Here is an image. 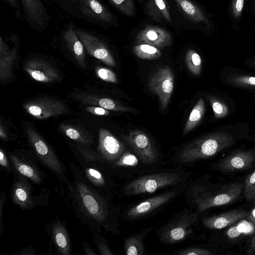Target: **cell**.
I'll list each match as a JSON object with an SVG mask.
<instances>
[{"mask_svg": "<svg viewBox=\"0 0 255 255\" xmlns=\"http://www.w3.org/2000/svg\"><path fill=\"white\" fill-rule=\"evenodd\" d=\"M198 218V214L192 208L186 209L175 215L157 230L159 241L174 244L189 238Z\"/></svg>", "mask_w": 255, "mask_h": 255, "instance_id": "obj_3", "label": "cell"}, {"mask_svg": "<svg viewBox=\"0 0 255 255\" xmlns=\"http://www.w3.org/2000/svg\"><path fill=\"white\" fill-rule=\"evenodd\" d=\"M8 37L0 38V80L1 82L9 79L12 75V68L16 58L18 49V37L11 47L9 46Z\"/></svg>", "mask_w": 255, "mask_h": 255, "instance_id": "obj_18", "label": "cell"}, {"mask_svg": "<svg viewBox=\"0 0 255 255\" xmlns=\"http://www.w3.org/2000/svg\"><path fill=\"white\" fill-rule=\"evenodd\" d=\"M122 13L133 16L135 15V7L133 0H107Z\"/></svg>", "mask_w": 255, "mask_h": 255, "instance_id": "obj_33", "label": "cell"}, {"mask_svg": "<svg viewBox=\"0 0 255 255\" xmlns=\"http://www.w3.org/2000/svg\"><path fill=\"white\" fill-rule=\"evenodd\" d=\"M23 107L30 115L45 119L66 113L67 105L62 101L49 98H40L26 102Z\"/></svg>", "mask_w": 255, "mask_h": 255, "instance_id": "obj_11", "label": "cell"}, {"mask_svg": "<svg viewBox=\"0 0 255 255\" xmlns=\"http://www.w3.org/2000/svg\"><path fill=\"white\" fill-rule=\"evenodd\" d=\"M185 14L196 22H204L209 25V21L202 10L190 0H175Z\"/></svg>", "mask_w": 255, "mask_h": 255, "instance_id": "obj_26", "label": "cell"}, {"mask_svg": "<svg viewBox=\"0 0 255 255\" xmlns=\"http://www.w3.org/2000/svg\"><path fill=\"white\" fill-rule=\"evenodd\" d=\"M185 62L188 69L195 76L200 74L202 61L200 55L193 49H189L185 56Z\"/></svg>", "mask_w": 255, "mask_h": 255, "instance_id": "obj_29", "label": "cell"}, {"mask_svg": "<svg viewBox=\"0 0 255 255\" xmlns=\"http://www.w3.org/2000/svg\"><path fill=\"white\" fill-rule=\"evenodd\" d=\"M24 69L32 79L40 82H53L60 78L57 69L49 62L41 58L28 59Z\"/></svg>", "mask_w": 255, "mask_h": 255, "instance_id": "obj_15", "label": "cell"}, {"mask_svg": "<svg viewBox=\"0 0 255 255\" xmlns=\"http://www.w3.org/2000/svg\"><path fill=\"white\" fill-rule=\"evenodd\" d=\"M245 0H232L231 11L235 18H239L242 13Z\"/></svg>", "mask_w": 255, "mask_h": 255, "instance_id": "obj_42", "label": "cell"}, {"mask_svg": "<svg viewBox=\"0 0 255 255\" xmlns=\"http://www.w3.org/2000/svg\"><path fill=\"white\" fill-rule=\"evenodd\" d=\"M123 138L143 163L151 164L157 160V150L146 133L132 130L128 135H123Z\"/></svg>", "mask_w": 255, "mask_h": 255, "instance_id": "obj_7", "label": "cell"}, {"mask_svg": "<svg viewBox=\"0 0 255 255\" xmlns=\"http://www.w3.org/2000/svg\"><path fill=\"white\" fill-rule=\"evenodd\" d=\"M0 137L3 139H6V138H7V136L6 135V133H5L4 130H3V129L2 128V125L0 126Z\"/></svg>", "mask_w": 255, "mask_h": 255, "instance_id": "obj_50", "label": "cell"}, {"mask_svg": "<svg viewBox=\"0 0 255 255\" xmlns=\"http://www.w3.org/2000/svg\"><path fill=\"white\" fill-rule=\"evenodd\" d=\"M23 16L31 28L39 32L45 30L51 20L42 0H19Z\"/></svg>", "mask_w": 255, "mask_h": 255, "instance_id": "obj_9", "label": "cell"}, {"mask_svg": "<svg viewBox=\"0 0 255 255\" xmlns=\"http://www.w3.org/2000/svg\"><path fill=\"white\" fill-rule=\"evenodd\" d=\"M255 152L253 150L238 151L223 159L219 164L223 172L244 170L253 167Z\"/></svg>", "mask_w": 255, "mask_h": 255, "instance_id": "obj_19", "label": "cell"}, {"mask_svg": "<svg viewBox=\"0 0 255 255\" xmlns=\"http://www.w3.org/2000/svg\"><path fill=\"white\" fill-rule=\"evenodd\" d=\"M138 162L137 157L128 151H125L120 158L115 162L116 166L133 167Z\"/></svg>", "mask_w": 255, "mask_h": 255, "instance_id": "obj_37", "label": "cell"}, {"mask_svg": "<svg viewBox=\"0 0 255 255\" xmlns=\"http://www.w3.org/2000/svg\"><path fill=\"white\" fill-rule=\"evenodd\" d=\"M153 227L148 228L136 235L127 238L124 240V249L126 254L128 255H143L145 254V248L143 239L151 231Z\"/></svg>", "mask_w": 255, "mask_h": 255, "instance_id": "obj_23", "label": "cell"}, {"mask_svg": "<svg viewBox=\"0 0 255 255\" xmlns=\"http://www.w3.org/2000/svg\"><path fill=\"white\" fill-rule=\"evenodd\" d=\"M172 42V37L168 31L162 27L148 25L137 34L135 43L147 44L158 49L169 46Z\"/></svg>", "mask_w": 255, "mask_h": 255, "instance_id": "obj_17", "label": "cell"}, {"mask_svg": "<svg viewBox=\"0 0 255 255\" xmlns=\"http://www.w3.org/2000/svg\"><path fill=\"white\" fill-rule=\"evenodd\" d=\"M153 4L162 16L168 21L171 22V18L168 6L165 0H152Z\"/></svg>", "mask_w": 255, "mask_h": 255, "instance_id": "obj_41", "label": "cell"}, {"mask_svg": "<svg viewBox=\"0 0 255 255\" xmlns=\"http://www.w3.org/2000/svg\"><path fill=\"white\" fill-rule=\"evenodd\" d=\"M26 131L30 145L41 162L57 175H64L60 161L43 137L30 127H27Z\"/></svg>", "mask_w": 255, "mask_h": 255, "instance_id": "obj_6", "label": "cell"}, {"mask_svg": "<svg viewBox=\"0 0 255 255\" xmlns=\"http://www.w3.org/2000/svg\"><path fill=\"white\" fill-rule=\"evenodd\" d=\"M61 128L69 138L83 143H88V138L85 137L83 132L73 126L64 124L61 125Z\"/></svg>", "mask_w": 255, "mask_h": 255, "instance_id": "obj_36", "label": "cell"}, {"mask_svg": "<svg viewBox=\"0 0 255 255\" xmlns=\"http://www.w3.org/2000/svg\"><path fill=\"white\" fill-rule=\"evenodd\" d=\"M75 32L85 51L106 65L115 67L116 61L106 41L95 31L75 26Z\"/></svg>", "mask_w": 255, "mask_h": 255, "instance_id": "obj_5", "label": "cell"}, {"mask_svg": "<svg viewBox=\"0 0 255 255\" xmlns=\"http://www.w3.org/2000/svg\"><path fill=\"white\" fill-rule=\"evenodd\" d=\"M85 172L88 179L96 186L101 187L105 185V181L103 175L96 169L92 167L86 168Z\"/></svg>", "mask_w": 255, "mask_h": 255, "instance_id": "obj_38", "label": "cell"}, {"mask_svg": "<svg viewBox=\"0 0 255 255\" xmlns=\"http://www.w3.org/2000/svg\"><path fill=\"white\" fill-rule=\"evenodd\" d=\"M243 191L244 196L247 201H255V170L246 178Z\"/></svg>", "mask_w": 255, "mask_h": 255, "instance_id": "obj_32", "label": "cell"}, {"mask_svg": "<svg viewBox=\"0 0 255 255\" xmlns=\"http://www.w3.org/2000/svg\"><path fill=\"white\" fill-rule=\"evenodd\" d=\"M134 54L139 58L146 60H155L161 56L160 50L147 44H137L132 47Z\"/></svg>", "mask_w": 255, "mask_h": 255, "instance_id": "obj_28", "label": "cell"}, {"mask_svg": "<svg viewBox=\"0 0 255 255\" xmlns=\"http://www.w3.org/2000/svg\"><path fill=\"white\" fill-rule=\"evenodd\" d=\"M174 84V74L168 66L159 68L148 81L149 89L158 97L162 110H165L169 103L173 91Z\"/></svg>", "mask_w": 255, "mask_h": 255, "instance_id": "obj_8", "label": "cell"}, {"mask_svg": "<svg viewBox=\"0 0 255 255\" xmlns=\"http://www.w3.org/2000/svg\"><path fill=\"white\" fill-rule=\"evenodd\" d=\"M234 142V137L224 131L208 134L185 145L179 153L178 160L181 163L187 164L208 158Z\"/></svg>", "mask_w": 255, "mask_h": 255, "instance_id": "obj_2", "label": "cell"}, {"mask_svg": "<svg viewBox=\"0 0 255 255\" xmlns=\"http://www.w3.org/2000/svg\"><path fill=\"white\" fill-rule=\"evenodd\" d=\"M207 99L211 104L216 118H224L228 115V108L224 103L212 96H208Z\"/></svg>", "mask_w": 255, "mask_h": 255, "instance_id": "obj_35", "label": "cell"}, {"mask_svg": "<svg viewBox=\"0 0 255 255\" xmlns=\"http://www.w3.org/2000/svg\"><path fill=\"white\" fill-rule=\"evenodd\" d=\"M249 220L255 225V208L248 216Z\"/></svg>", "mask_w": 255, "mask_h": 255, "instance_id": "obj_48", "label": "cell"}, {"mask_svg": "<svg viewBox=\"0 0 255 255\" xmlns=\"http://www.w3.org/2000/svg\"><path fill=\"white\" fill-rule=\"evenodd\" d=\"M231 84L243 87H255V77L248 75H236L228 79Z\"/></svg>", "mask_w": 255, "mask_h": 255, "instance_id": "obj_34", "label": "cell"}, {"mask_svg": "<svg viewBox=\"0 0 255 255\" xmlns=\"http://www.w3.org/2000/svg\"><path fill=\"white\" fill-rule=\"evenodd\" d=\"M178 192L176 190H172L142 201L129 208L127 217L130 220L145 217L173 199Z\"/></svg>", "mask_w": 255, "mask_h": 255, "instance_id": "obj_13", "label": "cell"}, {"mask_svg": "<svg viewBox=\"0 0 255 255\" xmlns=\"http://www.w3.org/2000/svg\"><path fill=\"white\" fill-rule=\"evenodd\" d=\"M255 253V232L253 236L248 248L246 251V254L248 255H253Z\"/></svg>", "mask_w": 255, "mask_h": 255, "instance_id": "obj_47", "label": "cell"}, {"mask_svg": "<svg viewBox=\"0 0 255 255\" xmlns=\"http://www.w3.org/2000/svg\"><path fill=\"white\" fill-rule=\"evenodd\" d=\"M206 111L205 104L202 98H200L193 108L185 124L183 131V136L186 135L201 121Z\"/></svg>", "mask_w": 255, "mask_h": 255, "instance_id": "obj_25", "label": "cell"}, {"mask_svg": "<svg viewBox=\"0 0 255 255\" xmlns=\"http://www.w3.org/2000/svg\"><path fill=\"white\" fill-rule=\"evenodd\" d=\"M243 187V184L236 182L213 192L198 180L189 185L185 198L191 207L203 213L211 208L233 203L239 198Z\"/></svg>", "mask_w": 255, "mask_h": 255, "instance_id": "obj_1", "label": "cell"}, {"mask_svg": "<svg viewBox=\"0 0 255 255\" xmlns=\"http://www.w3.org/2000/svg\"><path fill=\"white\" fill-rule=\"evenodd\" d=\"M0 164L7 170L10 168V165L7 157L2 149L0 151Z\"/></svg>", "mask_w": 255, "mask_h": 255, "instance_id": "obj_45", "label": "cell"}, {"mask_svg": "<svg viewBox=\"0 0 255 255\" xmlns=\"http://www.w3.org/2000/svg\"><path fill=\"white\" fill-rule=\"evenodd\" d=\"M98 149L103 157L110 162H116L125 152L124 144L110 131L101 128L99 132Z\"/></svg>", "mask_w": 255, "mask_h": 255, "instance_id": "obj_16", "label": "cell"}, {"mask_svg": "<svg viewBox=\"0 0 255 255\" xmlns=\"http://www.w3.org/2000/svg\"><path fill=\"white\" fill-rule=\"evenodd\" d=\"M250 212L243 209L233 210L219 215L204 217V226L210 229H221L233 225L248 217Z\"/></svg>", "mask_w": 255, "mask_h": 255, "instance_id": "obj_20", "label": "cell"}, {"mask_svg": "<svg viewBox=\"0 0 255 255\" xmlns=\"http://www.w3.org/2000/svg\"><path fill=\"white\" fill-rule=\"evenodd\" d=\"M24 183L16 182L12 187L11 196L15 204L23 209H27L32 207L33 201L30 190Z\"/></svg>", "mask_w": 255, "mask_h": 255, "instance_id": "obj_24", "label": "cell"}, {"mask_svg": "<svg viewBox=\"0 0 255 255\" xmlns=\"http://www.w3.org/2000/svg\"><path fill=\"white\" fill-rule=\"evenodd\" d=\"M99 249L101 255H113L114 253L104 242L99 243Z\"/></svg>", "mask_w": 255, "mask_h": 255, "instance_id": "obj_46", "label": "cell"}, {"mask_svg": "<svg viewBox=\"0 0 255 255\" xmlns=\"http://www.w3.org/2000/svg\"><path fill=\"white\" fill-rule=\"evenodd\" d=\"M53 238L59 251L63 255L70 254V244L68 235L64 227L58 224L53 229Z\"/></svg>", "mask_w": 255, "mask_h": 255, "instance_id": "obj_27", "label": "cell"}, {"mask_svg": "<svg viewBox=\"0 0 255 255\" xmlns=\"http://www.w3.org/2000/svg\"><path fill=\"white\" fill-rule=\"evenodd\" d=\"M82 19L101 26L111 25L114 16L100 0H81L79 6Z\"/></svg>", "mask_w": 255, "mask_h": 255, "instance_id": "obj_12", "label": "cell"}, {"mask_svg": "<svg viewBox=\"0 0 255 255\" xmlns=\"http://www.w3.org/2000/svg\"><path fill=\"white\" fill-rule=\"evenodd\" d=\"M80 201L84 210L100 223H106L110 219L107 203L92 193L90 189L83 184L78 185Z\"/></svg>", "mask_w": 255, "mask_h": 255, "instance_id": "obj_10", "label": "cell"}, {"mask_svg": "<svg viewBox=\"0 0 255 255\" xmlns=\"http://www.w3.org/2000/svg\"><path fill=\"white\" fill-rule=\"evenodd\" d=\"M83 103L99 106L108 110L116 112H133L134 110L123 103L106 97H97L88 94H81L77 98Z\"/></svg>", "mask_w": 255, "mask_h": 255, "instance_id": "obj_21", "label": "cell"}, {"mask_svg": "<svg viewBox=\"0 0 255 255\" xmlns=\"http://www.w3.org/2000/svg\"><path fill=\"white\" fill-rule=\"evenodd\" d=\"M12 164L17 171L36 184H40L42 176L39 170L33 165L20 159L14 155H9Z\"/></svg>", "mask_w": 255, "mask_h": 255, "instance_id": "obj_22", "label": "cell"}, {"mask_svg": "<svg viewBox=\"0 0 255 255\" xmlns=\"http://www.w3.org/2000/svg\"><path fill=\"white\" fill-rule=\"evenodd\" d=\"M177 255H211L213 253L206 249L198 247H189L176 252Z\"/></svg>", "mask_w": 255, "mask_h": 255, "instance_id": "obj_39", "label": "cell"}, {"mask_svg": "<svg viewBox=\"0 0 255 255\" xmlns=\"http://www.w3.org/2000/svg\"><path fill=\"white\" fill-rule=\"evenodd\" d=\"M57 4L69 15L81 18L79 6L81 0H47Z\"/></svg>", "mask_w": 255, "mask_h": 255, "instance_id": "obj_30", "label": "cell"}, {"mask_svg": "<svg viewBox=\"0 0 255 255\" xmlns=\"http://www.w3.org/2000/svg\"><path fill=\"white\" fill-rule=\"evenodd\" d=\"M253 65L255 66V61L253 62Z\"/></svg>", "mask_w": 255, "mask_h": 255, "instance_id": "obj_51", "label": "cell"}, {"mask_svg": "<svg viewBox=\"0 0 255 255\" xmlns=\"http://www.w3.org/2000/svg\"><path fill=\"white\" fill-rule=\"evenodd\" d=\"M85 247V251L86 252V255H95L96 253L94 252L92 249L90 248V247H88V245L87 246L86 245L84 246Z\"/></svg>", "mask_w": 255, "mask_h": 255, "instance_id": "obj_49", "label": "cell"}, {"mask_svg": "<svg viewBox=\"0 0 255 255\" xmlns=\"http://www.w3.org/2000/svg\"><path fill=\"white\" fill-rule=\"evenodd\" d=\"M254 224L246 220H242L235 226L229 228L226 234L230 238H235L242 234H247L254 230Z\"/></svg>", "mask_w": 255, "mask_h": 255, "instance_id": "obj_31", "label": "cell"}, {"mask_svg": "<svg viewBox=\"0 0 255 255\" xmlns=\"http://www.w3.org/2000/svg\"><path fill=\"white\" fill-rule=\"evenodd\" d=\"M183 175L177 172H160L138 177L128 183L124 187L125 194L134 196L152 193L157 190L180 183Z\"/></svg>", "mask_w": 255, "mask_h": 255, "instance_id": "obj_4", "label": "cell"}, {"mask_svg": "<svg viewBox=\"0 0 255 255\" xmlns=\"http://www.w3.org/2000/svg\"><path fill=\"white\" fill-rule=\"evenodd\" d=\"M87 110L90 113L98 115L105 116L110 114V112L108 110L101 107H89L87 108Z\"/></svg>", "mask_w": 255, "mask_h": 255, "instance_id": "obj_44", "label": "cell"}, {"mask_svg": "<svg viewBox=\"0 0 255 255\" xmlns=\"http://www.w3.org/2000/svg\"><path fill=\"white\" fill-rule=\"evenodd\" d=\"M8 4L14 10L16 17L21 19L22 14L19 0H2Z\"/></svg>", "mask_w": 255, "mask_h": 255, "instance_id": "obj_43", "label": "cell"}, {"mask_svg": "<svg viewBox=\"0 0 255 255\" xmlns=\"http://www.w3.org/2000/svg\"><path fill=\"white\" fill-rule=\"evenodd\" d=\"M75 26V24L72 21L65 23L60 32V40L77 62L85 67V49L76 33Z\"/></svg>", "mask_w": 255, "mask_h": 255, "instance_id": "obj_14", "label": "cell"}, {"mask_svg": "<svg viewBox=\"0 0 255 255\" xmlns=\"http://www.w3.org/2000/svg\"><path fill=\"white\" fill-rule=\"evenodd\" d=\"M97 74L103 80L113 83H117L118 79L116 74L111 70L106 68H99L97 70Z\"/></svg>", "mask_w": 255, "mask_h": 255, "instance_id": "obj_40", "label": "cell"}]
</instances>
